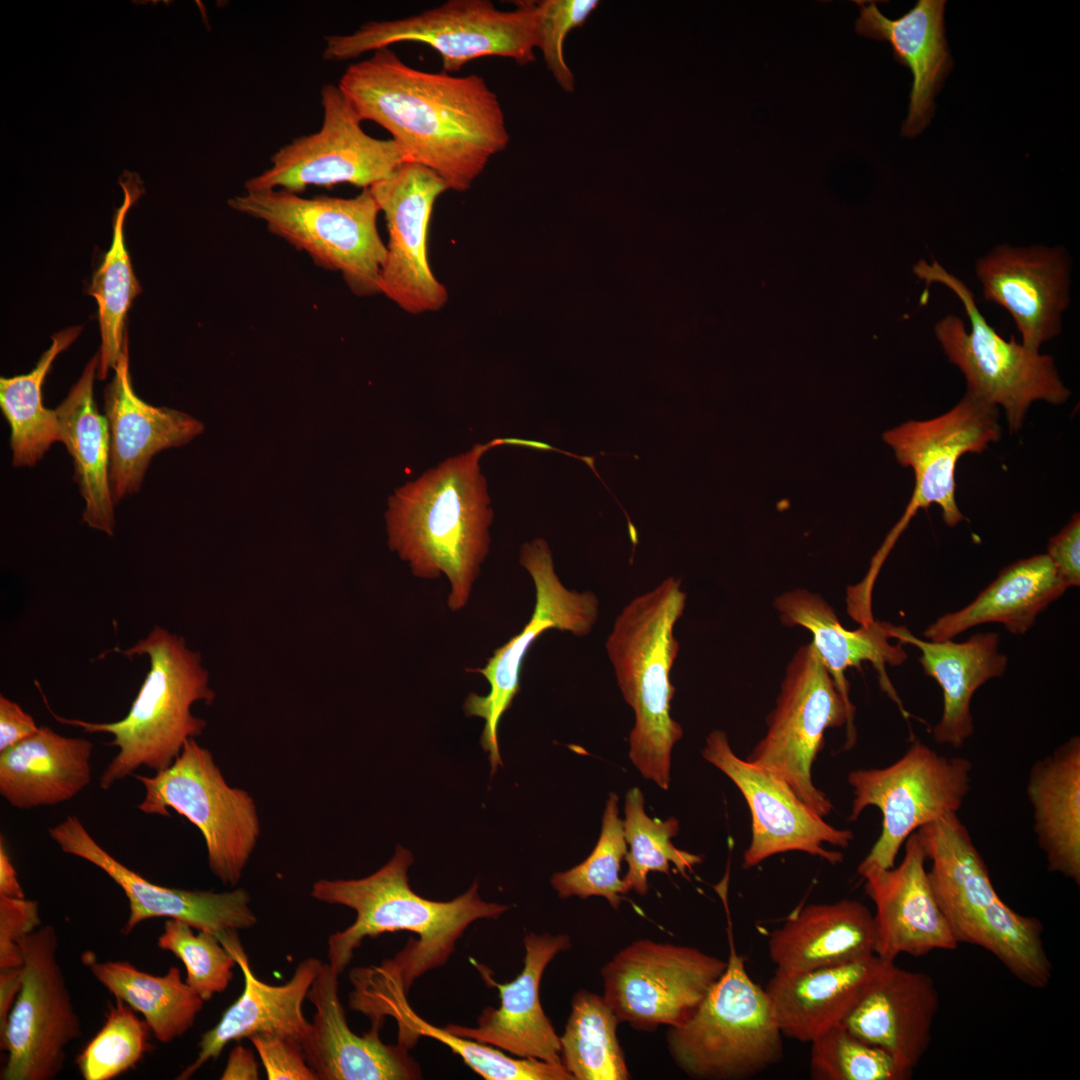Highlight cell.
I'll use <instances>...</instances> for the list:
<instances>
[{
    "label": "cell",
    "mask_w": 1080,
    "mask_h": 1080,
    "mask_svg": "<svg viewBox=\"0 0 1080 1080\" xmlns=\"http://www.w3.org/2000/svg\"><path fill=\"white\" fill-rule=\"evenodd\" d=\"M118 651L128 658L147 656L150 669L127 715L110 723L67 719L49 707L51 715L65 725L87 733H109L108 745L119 749L103 771L99 786L108 790L141 766L160 772L173 764L185 742L202 734L205 720L191 713L197 701L211 704L215 693L208 686V674L200 664V655L189 650L183 638L156 625L134 646Z\"/></svg>",
    "instance_id": "8992f818"
},
{
    "label": "cell",
    "mask_w": 1080,
    "mask_h": 1080,
    "mask_svg": "<svg viewBox=\"0 0 1080 1080\" xmlns=\"http://www.w3.org/2000/svg\"><path fill=\"white\" fill-rule=\"evenodd\" d=\"M83 956L96 980L115 999L142 1014L159 1042L170 1043L193 1027L204 1000L182 979L177 967L155 976L127 961L99 962L91 952Z\"/></svg>",
    "instance_id": "f35d334b"
},
{
    "label": "cell",
    "mask_w": 1080,
    "mask_h": 1080,
    "mask_svg": "<svg viewBox=\"0 0 1080 1080\" xmlns=\"http://www.w3.org/2000/svg\"><path fill=\"white\" fill-rule=\"evenodd\" d=\"M323 121L312 134L300 136L270 158V167L245 182V191L282 189L292 193L309 185L349 183L363 189L389 177L405 156L391 139H377L361 127L357 113L339 89H321Z\"/></svg>",
    "instance_id": "9a60e30c"
},
{
    "label": "cell",
    "mask_w": 1080,
    "mask_h": 1080,
    "mask_svg": "<svg viewBox=\"0 0 1080 1080\" xmlns=\"http://www.w3.org/2000/svg\"><path fill=\"white\" fill-rule=\"evenodd\" d=\"M627 853L623 820L619 817L618 796L610 793L602 817L601 833L590 855L578 865L555 873L551 885L561 899L577 896L605 898L617 910L630 889L619 877L621 861Z\"/></svg>",
    "instance_id": "ee69618b"
},
{
    "label": "cell",
    "mask_w": 1080,
    "mask_h": 1080,
    "mask_svg": "<svg viewBox=\"0 0 1080 1080\" xmlns=\"http://www.w3.org/2000/svg\"><path fill=\"white\" fill-rule=\"evenodd\" d=\"M228 951L234 956L243 978V992L229 1006L219 1022L202 1034L195 1060L177 1077L189 1079L205 1063L216 1060L232 1041L250 1038L257 1033H275L298 1042L305 1057L310 1049L312 1024L303 1013V1002L323 962L315 957L302 960L291 979L282 985L259 980L242 946Z\"/></svg>",
    "instance_id": "83f0119b"
},
{
    "label": "cell",
    "mask_w": 1080,
    "mask_h": 1080,
    "mask_svg": "<svg viewBox=\"0 0 1080 1080\" xmlns=\"http://www.w3.org/2000/svg\"><path fill=\"white\" fill-rule=\"evenodd\" d=\"M1026 793L1033 829L1047 868L1080 884V737L1037 760Z\"/></svg>",
    "instance_id": "d590c367"
},
{
    "label": "cell",
    "mask_w": 1080,
    "mask_h": 1080,
    "mask_svg": "<svg viewBox=\"0 0 1080 1080\" xmlns=\"http://www.w3.org/2000/svg\"><path fill=\"white\" fill-rule=\"evenodd\" d=\"M916 832L930 862L932 891L956 942L985 949L1025 985L1045 988L1052 980L1053 965L1041 921L1015 912L999 897L957 813Z\"/></svg>",
    "instance_id": "5b68a950"
},
{
    "label": "cell",
    "mask_w": 1080,
    "mask_h": 1080,
    "mask_svg": "<svg viewBox=\"0 0 1080 1080\" xmlns=\"http://www.w3.org/2000/svg\"><path fill=\"white\" fill-rule=\"evenodd\" d=\"M598 0L536 1V48L540 49L557 84L566 92L574 90V74L563 53L567 35L585 24L598 7Z\"/></svg>",
    "instance_id": "c3c4849f"
},
{
    "label": "cell",
    "mask_w": 1080,
    "mask_h": 1080,
    "mask_svg": "<svg viewBox=\"0 0 1080 1080\" xmlns=\"http://www.w3.org/2000/svg\"><path fill=\"white\" fill-rule=\"evenodd\" d=\"M972 767L965 757H948L915 741L888 767L851 771L848 782L854 799L849 820L855 821L869 806L882 814L880 836L859 864V875L894 867L911 834L957 813L971 789Z\"/></svg>",
    "instance_id": "4fadbf2b"
},
{
    "label": "cell",
    "mask_w": 1080,
    "mask_h": 1080,
    "mask_svg": "<svg viewBox=\"0 0 1080 1080\" xmlns=\"http://www.w3.org/2000/svg\"><path fill=\"white\" fill-rule=\"evenodd\" d=\"M897 867L873 870L862 878L875 905V955L892 961L900 954L921 957L934 950H955L958 943L932 891L917 832L905 841Z\"/></svg>",
    "instance_id": "d4e9b609"
},
{
    "label": "cell",
    "mask_w": 1080,
    "mask_h": 1080,
    "mask_svg": "<svg viewBox=\"0 0 1080 1080\" xmlns=\"http://www.w3.org/2000/svg\"><path fill=\"white\" fill-rule=\"evenodd\" d=\"M523 942V969L511 982L497 983L480 970L484 981L498 990L500 1006L486 1007L475 1027L449 1024L445 1029L515 1057L561 1064L560 1036L542 1008L539 988L545 969L571 948V939L566 934L529 932Z\"/></svg>",
    "instance_id": "603a6c76"
},
{
    "label": "cell",
    "mask_w": 1080,
    "mask_h": 1080,
    "mask_svg": "<svg viewBox=\"0 0 1080 1080\" xmlns=\"http://www.w3.org/2000/svg\"><path fill=\"white\" fill-rule=\"evenodd\" d=\"M40 924L37 901L0 896V969L23 965L19 943Z\"/></svg>",
    "instance_id": "f907efd6"
},
{
    "label": "cell",
    "mask_w": 1080,
    "mask_h": 1080,
    "mask_svg": "<svg viewBox=\"0 0 1080 1080\" xmlns=\"http://www.w3.org/2000/svg\"><path fill=\"white\" fill-rule=\"evenodd\" d=\"M685 604L681 579L669 576L624 606L605 644L617 685L635 714L630 760L664 790L670 783L672 749L683 735L671 716L675 687L670 672L679 652L674 627Z\"/></svg>",
    "instance_id": "277c9868"
},
{
    "label": "cell",
    "mask_w": 1080,
    "mask_h": 1080,
    "mask_svg": "<svg viewBox=\"0 0 1080 1080\" xmlns=\"http://www.w3.org/2000/svg\"><path fill=\"white\" fill-rule=\"evenodd\" d=\"M22 984L1 1036L8 1052L2 1080H52L62 1071L66 1047L81 1035L66 980L57 960L58 938L51 924L20 943Z\"/></svg>",
    "instance_id": "2e32d148"
},
{
    "label": "cell",
    "mask_w": 1080,
    "mask_h": 1080,
    "mask_svg": "<svg viewBox=\"0 0 1080 1080\" xmlns=\"http://www.w3.org/2000/svg\"><path fill=\"white\" fill-rule=\"evenodd\" d=\"M618 1023L603 996L584 989L573 996L560 1044L561 1064L574 1080L630 1078Z\"/></svg>",
    "instance_id": "b9f144b4"
},
{
    "label": "cell",
    "mask_w": 1080,
    "mask_h": 1080,
    "mask_svg": "<svg viewBox=\"0 0 1080 1080\" xmlns=\"http://www.w3.org/2000/svg\"><path fill=\"white\" fill-rule=\"evenodd\" d=\"M369 189L389 237L381 293L411 314L440 310L448 293L429 267L427 233L434 203L447 185L432 170L405 161Z\"/></svg>",
    "instance_id": "ffe728a7"
},
{
    "label": "cell",
    "mask_w": 1080,
    "mask_h": 1080,
    "mask_svg": "<svg viewBox=\"0 0 1080 1080\" xmlns=\"http://www.w3.org/2000/svg\"><path fill=\"white\" fill-rule=\"evenodd\" d=\"M702 755L733 781L749 806L752 839L744 853V868L789 851L805 852L831 864L843 861L842 853L827 850L823 844L845 848L853 839L852 831L826 823L785 781L736 756L724 731L709 733Z\"/></svg>",
    "instance_id": "d6986e66"
},
{
    "label": "cell",
    "mask_w": 1080,
    "mask_h": 1080,
    "mask_svg": "<svg viewBox=\"0 0 1080 1080\" xmlns=\"http://www.w3.org/2000/svg\"><path fill=\"white\" fill-rule=\"evenodd\" d=\"M134 777L145 788L138 809L169 817L171 807L186 817L203 835L210 871L235 886L257 844L260 822L253 798L227 784L211 752L190 738L167 769Z\"/></svg>",
    "instance_id": "7c38bea8"
},
{
    "label": "cell",
    "mask_w": 1080,
    "mask_h": 1080,
    "mask_svg": "<svg viewBox=\"0 0 1080 1080\" xmlns=\"http://www.w3.org/2000/svg\"><path fill=\"white\" fill-rule=\"evenodd\" d=\"M262 1061L269 1080H319L308 1064L302 1046L275 1033H257L249 1038Z\"/></svg>",
    "instance_id": "681fc988"
},
{
    "label": "cell",
    "mask_w": 1080,
    "mask_h": 1080,
    "mask_svg": "<svg viewBox=\"0 0 1080 1080\" xmlns=\"http://www.w3.org/2000/svg\"><path fill=\"white\" fill-rule=\"evenodd\" d=\"M193 929L184 921L167 919L157 946L184 964L185 982L208 1001L227 989L237 962L215 934L207 931L195 934Z\"/></svg>",
    "instance_id": "7dc6e473"
},
{
    "label": "cell",
    "mask_w": 1080,
    "mask_h": 1080,
    "mask_svg": "<svg viewBox=\"0 0 1080 1080\" xmlns=\"http://www.w3.org/2000/svg\"><path fill=\"white\" fill-rule=\"evenodd\" d=\"M220 1079L222 1080H257L259 1079L258 1063L254 1054L248 1048L235 1045L227 1059L226 1066Z\"/></svg>",
    "instance_id": "db71d44e"
},
{
    "label": "cell",
    "mask_w": 1080,
    "mask_h": 1080,
    "mask_svg": "<svg viewBox=\"0 0 1080 1080\" xmlns=\"http://www.w3.org/2000/svg\"><path fill=\"white\" fill-rule=\"evenodd\" d=\"M727 919V967L689 1020L669 1027L673 1061L700 1080H745L780 1062L783 1034L765 989L749 976L738 954L726 889L717 888Z\"/></svg>",
    "instance_id": "52a82bcc"
},
{
    "label": "cell",
    "mask_w": 1080,
    "mask_h": 1080,
    "mask_svg": "<svg viewBox=\"0 0 1080 1080\" xmlns=\"http://www.w3.org/2000/svg\"><path fill=\"white\" fill-rule=\"evenodd\" d=\"M339 89L361 121L386 129L405 161L468 190L510 136L496 93L477 74L453 76L405 64L385 47L342 74Z\"/></svg>",
    "instance_id": "6da1fadb"
},
{
    "label": "cell",
    "mask_w": 1080,
    "mask_h": 1080,
    "mask_svg": "<svg viewBox=\"0 0 1080 1080\" xmlns=\"http://www.w3.org/2000/svg\"><path fill=\"white\" fill-rule=\"evenodd\" d=\"M48 832L64 853L95 865L123 890L129 902V916L121 930L123 934H129L146 920L167 918L184 921L198 931L211 932L224 944L239 937V930L257 924V916L250 907V895L243 888L215 892L153 883L103 849L75 815L67 816Z\"/></svg>",
    "instance_id": "44dd1931"
},
{
    "label": "cell",
    "mask_w": 1080,
    "mask_h": 1080,
    "mask_svg": "<svg viewBox=\"0 0 1080 1080\" xmlns=\"http://www.w3.org/2000/svg\"><path fill=\"white\" fill-rule=\"evenodd\" d=\"M536 19V1L500 10L489 0H449L409 17L372 20L353 33L326 36L323 56L346 61L396 43L419 42L440 54L447 73L487 56L526 65L535 61Z\"/></svg>",
    "instance_id": "30bf717a"
},
{
    "label": "cell",
    "mask_w": 1080,
    "mask_h": 1080,
    "mask_svg": "<svg viewBox=\"0 0 1080 1080\" xmlns=\"http://www.w3.org/2000/svg\"><path fill=\"white\" fill-rule=\"evenodd\" d=\"M859 17L856 32L864 37L890 43L894 57L913 76L908 116L901 133L914 137L921 133L934 113V97L952 68L944 27L943 0H919L905 14L890 19L874 1H855Z\"/></svg>",
    "instance_id": "f546056e"
},
{
    "label": "cell",
    "mask_w": 1080,
    "mask_h": 1080,
    "mask_svg": "<svg viewBox=\"0 0 1080 1080\" xmlns=\"http://www.w3.org/2000/svg\"><path fill=\"white\" fill-rule=\"evenodd\" d=\"M892 638L917 647L924 673L933 678L943 694V711L932 728L936 743L961 748L974 732L971 701L986 682L1001 677L1008 658L999 652V635L976 633L964 642L922 640L905 626L892 625Z\"/></svg>",
    "instance_id": "1f68e13d"
},
{
    "label": "cell",
    "mask_w": 1080,
    "mask_h": 1080,
    "mask_svg": "<svg viewBox=\"0 0 1080 1080\" xmlns=\"http://www.w3.org/2000/svg\"><path fill=\"white\" fill-rule=\"evenodd\" d=\"M873 914L856 900L812 904L791 915L768 939L777 971L799 973L875 955Z\"/></svg>",
    "instance_id": "836d02e7"
},
{
    "label": "cell",
    "mask_w": 1080,
    "mask_h": 1080,
    "mask_svg": "<svg viewBox=\"0 0 1080 1080\" xmlns=\"http://www.w3.org/2000/svg\"><path fill=\"white\" fill-rule=\"evenodd\" d=\"M644 795L638 787L628 790L625 797L624 837L630 849L625 855L628 870L623 878L630 890L645 895L651 871L669 873L670 863L684 877L702 857L676 848L672 838L678 834L679 822L649 817L644 809Z\"/></svg>",
    "instance_id": "7bdbcfd3"
},
{
    "label": "cell",
    "mask_w": 1080,
    "mask_h": 1080,
    "mask_svg": "<svg viewBox=\"0 0 1080 1080\" xmlns=\"http://www.w3.org/2000/svg\"><path fill=\"white\" fill-rule=\"evenodd\" d=\"M520 564L530 574L535 587V606L523 630L496 649L483 668L467 669L482 674L490 685L487 695L470 693L464 702L467 716L484 719L480 738L488 753L491 775L503 766L498 744V726L520 691L523 660L533 642L545 631L558 629L575 636L590 634L599 616V599L592 591L569 590L555 572L551 550L542 538L525 543Z\"/></svg>",
    "instance_id": "e0dca14e"
},
{
    "label": "cell",
    "mask_w": 1080,
    "mask_h": 1080,
    "mask_svg": "<svg viewBox=\"0 0 1080 1080\" xmlns=\"http://www.w3.org/2000/svg\"><path fill=\"white\" fill-rule=\"evenodd\" d=\"M774 607L785 626H801L811 632V642L848 704L853 705L845 671L868 661L877 670L882 689L899 706L902 714L908 716L885 669L886 665H902L907 659L903 644L894 645L889 641L893 624L874 620L856 630H848L826 600L805 589L782 593L774 600Z\"/></svg>",
    "instance_id": "d6a6232c"
},
{
    "label": "cell",
    "mask_w": 1080,
    "mask_h": 1080,
    "mask_svg": "<svg viewBox=\"0 0 1080 1080\" xmlns=\"http://www.w3.org/2000/svg\"><path fill=\"white\" fill-rule=\"evenodd\" d=\"M889 962L873 955L799 973L776 970L764 989L783 1036L810 1043L842 1024Z\"/></svg>",
    "instance_id": "4dcf8cb0"
},
{
    "label": "cell",
    "mask_w": 1080,
    "mask_h": 1080,
    "mask_svg": "<svg viewBox=\"0 0 1080 1080\" xmlns=\"http://www.w3.org/2000/svg\"><path fill=\"white\" fill-rule=\"evenodd\" d=\"M813 1080H908L913 1069L836 1025L810 1042Z\"/></svg>",
    "instance_id": "f6af8a7d"
},
{
    "label": "cell",
    "mask_w": 1080,
    "mask_h": 1080,
    "mask_svg": "<svg viewBox=\"0 0 1080 1080\" xmlns=\"http://www.w3.org/2000/svg\"><path fill=\"white\" fill-rule=\"evenodd\" d=\"M727 961L689 946L639 939L601 969L603 997L619 1023L639 1031L677 1027L691 1018Z\"/></svg>",
    "instance_id": "5bb4252c"
},
{
    "label": "cell",
    "mask_w": 1080,
    "mask_h": 1080,
    "mask_svg": "<svg viewBox=\"0 0 1080 1080\" xmlns=\"http://www.w3.org/2000/svg\"><path fill=\"white\" fill-rule=\"evenodd\" d=\"M38 730L33 717L19 704L0 696V752L33 736Z\"/></svg>",
    "instance_id": "f5cc1de1"
},
{
    "label": "cell",
    "mask_w": 1080,
    "mask_h": 1080,
    "mask_svg": "<svg viewBox=\"0 0 1080 1080\" xmlns=\"http://www.w3.org/2000/svg\"><path fill=\"white\" fill-rule=\"evenodd\" d=\"M938 1009L939 994L928 974L889 962L842 1024L914 1070L930 1046Z\"/></svg>",
    "instance_id": "f1b7e54d"
},
{
    "label": "cell",
    "mask_w": 1080,
    "mask_h": 1080,
    "mask_svg": "<svg viewBox=\"0 0 1080 1080\" xmlns=\"http://www.w3.org/2000/svg\"><path fill=\"white\" fill-rule=\"evenodd\" d=\"M104 392V412L110 436L109 478L117 504L142 486L151 459L201 434L204 425L191 415L144 402L133 389L128 346Z\"/></svg>",
    "instance_id": "4316f807"
},
{
    "label": "cell",
    "mask_w": 1080,
    "mask_h": 1080,
    "mask_svg": "<svg viewBox=\"0 0 1080 1080\" xmlns=\"http://www.w3.org/2000/svg\"><path fill=\"white\" fill-rule=\"evenodd\" d=\"M92 750L87 739L39 727L33 736L0 752V794L21 810L69 801L91 782Z\"/></svg>",
    "instance_id": "e575fe53"
},
{
    "label": "cell",
    "mask_w": 1080,
    "mask_h": 1080,
    "mask_svg": "<svg viewBox=\"0 0 1080 1080\" xmlns=\"http://www.w3.org/2000/svg\"><path fill=\"white\" fill-rule=\"evenodd\" d=\"M412 853L398 845L392 858L374 873L360 879H320L313 883L311 896L321 902L342 905L356 913L355 921L328 938V960L340 975L354 952L366 938L384 933L412 932L410 940L391 959L399 971L405 990L430 970L445 965L466 929L480 919L500 918L509 906L484 901L474 882L463 894L449 901L424 898L409 884Z\"/></svg>",
    "instance_id": "7a4b0ae2"
},
{
    "label": "cell",
    "mask_w": 1080,
    "mask_h": 1080,
    "mask_svg": "<svg viewBox=\"0 0 1080 1080\" xmlns=\"http://www.w3.org/2000/svg\"><path fill=\"white\" fill-rule=\"evenodd\" d=\"M1067 589L1046 553L1021 559L1003 568L970 604L939 617L923 635L932 641L951 640L985 623H999L1022 635Z\"/></svg>",
    "instance_id": "8d00e7d4"
},
{
    "label": "cell",
    "mask_w": 1080,
    "mask_h": 1080,
    "mask_svg": "<svg viewBox=\"0 0 1080 1080\" xmlns=\"http://www.w3.org/2000/svg\"><path fill=\"white\" fill-rule=\"evenodd\" d=\"M975 272L985 300L1009 312L1025 348L1038 353L1061 333L1071 272L1063 246L996 245L976 261Z\"/></svg>",
    "instance_id": "7402d4cb"
},
{
    "label": "cell",
    "mask_w": 1080,
    "mask_h": 1080,
    "mask_svg": "<svg viewBox=\"0 0 1080 1080\" xmlns=\"http://www.w3.org/2000/svg\"><path fill=\"white\" fill-rule=\"evenodd\" d=\"M349 1007L372 1019L393 1018L398 1042L412 1048L420 1036L443 1043L486 1080H574L562 1064L515 1058L504 1051L448 1032L422 1019L410 1006L401 975L391 959L349 973Z\"/></svg>",
    "instance_id": "cb8c5ba5"
},
{
    "label": "cell",
    "mask_w": 1080,
    "mask_h": 1080,
    "mask_svg": "<svg viewBox=\"0 0 1080 1080\" xmlns=\"http://www.w3.org/2000/svg\"><path fill=\"white\" fill-rule=\"evenodd\" d=\"M0 896L25 898L3 835L0 836Z\"/></svg>",
    "instance_id": "9f6ffc18"
},
{
    "label": "cell",
    "mask_w": 1080,
    "mask_h": 1080,
    "mask_svg": "<svg viewBox=\"0 0 1080 1080\" xmlns=\"http://www.w3.org/2000/svg\"><path fill=\"white\" fill-rule=\"evenodd\" d=\"M338 974L322 964L307 998L315 1007L306 1060L319 1080H417L419 1064L407 1046L385 1044L379 1031L385 1020L372 1019L370 1030L355 1034L338 995Z\"/></svg>",
    "instance_id": "484cf974"
},
{
    "label": "cell",
    "mask_w": 1080,
    "mask_h": 1080,
    "mask_svg": "<svg viewBox=\"0 0 1080 1080\" xmlns=\"http://www.w3.org/2000/svg\"><path fill=\"white\" fill-rule=\"evenodd\" d=\"M490 443L451 457L389 498V546L416 577L444 574L450 610L463 609L489 551L492 509L480 459Z\"/></svg>",
    "instance_id": "3957f363"
},
{
    "label": "cell",
    "mask_w": 1080,
    "mask_h": 1080,
    "mask_svg": "<svg viewBox=\"0 0 1080 1080\" xmlns=\"http://www.w3.org/2000/svg\"><path fill=\"white\" fill-rule=\"evenodd\" d=\"M913 272L927 287L938 283L949 288L962 303L971 330L961 318L948 314L934 326L936 339L964 375L966 391L1002 408L1011 433L1021 430L1033 402L1060 405L1070 398L1053 357L1028 350L1014 336L1002 338L980 312L965 282L936 260L918 261Z\"/></svg>",
    "instance_id": "ba28073f"
},
{
    "label": "cell",
    "mask_w": 1080,
    "mask_h": 1080,
    "mask_svg": "<svg viewBox=\"0 0 1080 1080\" xmlns=\"http://www.w3.org/2000/svg\"><path fill=\"white\" fill-rule=\"evenodd\" d=\"M98 363V356L90 359L55 412L59 442L72 457L74 480L84 500L83 522L113 536L116 503L109 478L110 436L107 421L97 410L93 391Z\"/></svg>",
    "instance_id": "74e56055"
},
{
    "label": "cell",
    "mask_w": 1080,
    "mask_h": 1080,
    "mask_svg": "<svg viewBox=\"0 0 1080 1080\" xmlns=\"http://www.w3.org/2000/svg\"><path fill=\"white\" fill-rule=\"evenodd\" d=\"M1047 556L1067 588L1080 585V517L1073 514L1069 522L1047 545Z\"/></svg>",
    "instance_id": "816d5d0a"
},
{
    "label": "cell",
    "mask_w": 1080,
    "mask_h": 1080,
    "mask_svg": "<svg viewBox=\"0 0 1080 1080\" xmlns=\"http://www.w3.org/2000/svg\"><path fill=\"white\" fill-rule=\"evenodd\" d=\"M328 270L358 296L381 293L387 249L377 229L379 206L369 188L352 198H304L282 189L245 191L228 201Z\"/></svg>",
    "instance_id": "9c48e42d"
},
{
    "label": "cell",
    "mask_w": 1080,
    "mask_h": 1080,
    "mask_svg": "<svg viewBox=\"0 0 1080 1080\" xmlns=\"http://www.w3.org/2000/svg\"><path fill=\"white\" fill-rule=\"evenodd\" d=\"M1000 409L966 391L944 414L910 420L884 433L899 464L910 467L915 486L907 509L895 526L903 531L919 509L936 504L943 521L954 527L965 519L955 498V472L966 453H982L1001 438Z\"/></svg>",
    "instance_id": "ac0fdd59"
},
{
    "label": "cell",
    "mask_w": 1080,
    "mask_h": 1080,
    "mask_svg": "<svg viewBox=\"0 0 1080 1080\" xmlns=\"http://www.w3.org/2000/svg\"><path fill=\"white\" fill-rule=\"evenodd\" d=\"M150 1028L122 1000L109 1006L105 1022L76 1058L85 1080H110L134 1068L151 1051Z\"/></svg>",
    "instance_id": "bcb514c9"
},
{
    "label": "cell",
    "mask_w": 1080,
    "mask_h": 1080,
    "mask_svg": "<svg viewBox=\"0 0 1080 1080\" xmlns=\"http://www.w3.org/2000/svg\"><path fill=\"white\" fill-rule=\"evenodd\" d=\"M22 984V966L0 969V1032L3 1031L10 1010Z\"/></svg>",
    "instance_id": "11a10c76"
},
{
    "label": "cell",
    "mask_w": 1080,
    "mask_h": 1080,
    "mask_svg": "<svg viewBox=\"0 0 1080 1080\" xmlns=\"http://www.w3.org/2000/svg\"><path fill=\"white\" fill-rule=\"evenodd\" d=\"M82 327L66 328L52 336V343L27 374L0 379V408L10 426V448L15 467L35 466L59 442L55 409L42 402V386L57 355L79 336Z\"/></svg>",
    "instance_id": "ab89813d"
},
{
    "label": "cell",
    "mask_w": 1080,
    "mask_h": 1080,
    "mask_svg": "<svg viewBox=\"0 0 1080 1080\" xmlns=\"http://www.w3.org/2000/svg\"><path fill=\"white\" fill-rule=\"evenodd\" d=\"M854 713V706L839 692L813 643L803 645L787 664L776 706L767 718V732L747 761L785 781L824 817L832 804L813 784L812 765L828 728L846 724V748L854 746Z\"/></svg>",
    "instance_id": "8fae6325"
},
{
    "label": "cell",
    "mask_w": 1080,
    "mask_h": 1080,
    "mask_svg": "<svg viewBox=\"0 0 1080 1080\" xmlns=\"http://www.w3.org/2000/svg\"><path fill=\"white\" fill-rule=\"evenodd\" d=\"M128 174L120 179L124 192L122 205L113 217V234L110 249L93 275L88 293L98 304L101 346L98 355L97 378L105 379L108 372L115 368L121 354L127 347L124 334L127 312L139 293L140 287L133 273L132 265L125 245L124 223L130 207L142 195L140 181Z\"/></svg>",
    "instance_id": "60d3db41"
}]
</instances>
